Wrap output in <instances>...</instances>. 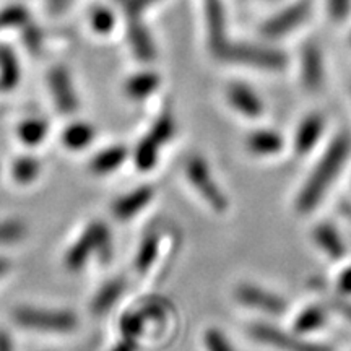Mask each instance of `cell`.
<instances>
[{"instance_id":"2","label":"cell","mask_w":351,"mask_h":351,"mask_svg":"<svg viewBox=\"0 0 351 351\" xmlns=\"http://www.w3.org/2000/svg\"><path fill=\"white\" fill-rule=\"evenodd\" d=\"M219 60L239 64L265 72H280L287 67L288 57L278 47L254 43H228L225 49L219 52Z\"/></svg>"},{"instance_id":"6","label":"cell","mask_w":351,"mask_h":351,"mask_svg":"<svg viewBox=\"0 0 351 351\" xmlns=\"http://www.w3.org/2000/svg\"><path fill=\"white\" fill-rule=\"evenodd\" d=\"M249 333H251L254 340L282 351H332L328 346L301 340L291 335V333L269 326V324H252Z\"/></svg>"},{"instance_id":"23","label":"cell","mask_w":351,"mask_h":351,"mask_svg":"<svg viewBox=\"0 0 351 351\" xmlns=\"http://www.w3.org/2000/svg\"><path fill=\"white\" fill-rule=\"evenodd\" d=\"M93 252H95L93 244H91L90 236H88V232L85 231L82 234V238L69 249L67 256H65V265H67V269L72 271L80 270L82 267L86 263L90 254H93Z\"/></svg>"},{"instance_id":"14","label":"cell","mask_w":351,"mask_h":351,"mask_svg":"<svg viewBox=\"0 0 351 351\" xmlns=\"http://www.w3.org/2000/svg\"><path fill=\"white\" fill-rule=\"evenodd\" d=\"M245 145H247L249 152H251L252 155L271 156L283 150L285 142L278 132L270 129H261L252 132V134L249 135Z\"/></svg>"},{"instance_id":"18","label":"cell","mask_w":351,"mask_h":351,"mask_svg":"<svg viewBox=\"0 0 351 351\" xmlns=\"http://www.w3.org/2000/svg\"><path fill=\"white\" fill-rule=\"evenodd\" d=\"M124 287H125L124 280L121 278L108 282L103 288L99 289L98 295L95 296L93 302H91V311H93L96 315H101L106 313L108 309H111V307L119 301L122 293H124Z\"/></svg>"},{"instance_id":"1","label":"cell","mask_w":351,"mask_h":351,"mask_svg":"<svg viewBox=\"0 0 351 351\" xmlns=\"http://www.w3.org/2000/svg\"><path fill=\"white\" fill-rule=\"evenodd\" d=\"M351 153V137L346 132L337 135L332 140L328 148L324 153L319 163L315 165L304 186L300 191L296 199V210L302 215L311 213L324 199L327 191L335 181V178L341 173L348 156Z\"/></svg>"},{"instance_id":"41","label":"cell","mask_w":351,"mask_h":351,"mask_svg":"<svg viewBox=\"0 0 351 351\" xmlns=\"http://www.w3.org/2000/svg\"><path fill=\"white\" fill-rule=\"evenodd\" d=\"M350 43H351V34H350Z\"/></svg>"},{"instance_id":"28","label":"cell","mask_w":351,"mask_h":351,"mask_svg":"<svg viewBox=\"0 0 351 351\" xmlns=\"http://www.w3.org/2000/svg\"><path fill=\"white\" fill-rule=\"evenodd\" d=\"M174 134H176L174 117L171 116L169 112H165L161 114V116L155 121V124H153L150 137L155 140L160 147H163L165 143H168L169 140L174 137Z\"/></svg>"},{"instance_id":"11","label":"cell","mask_w":351,"mask_h":351,"mask_svg":"<svg viewBox=\"0 0 351 351\" xmlns=\"http://www.w3.org/2000/svg\"><path fill=\"white\" fill-rule=\"evenodd\" d=\"M324 129H326V121L322 114L314 112L306 116L304 121L298 125L295 134V152L298 155H306L313 150L322 137Z\"/></svg>"},{"instance_id":"24","label":"cell","mask_w":351,"mask_h":351,"mask_svg":"<svg viewBox=\"0 0 351 351\" xmlns=\"http://www.w3.org/2000/svg\"><path fill=\"white\" fill-rule=\"evenodd\" d=\"M158 152H160V145L150 135L140 140L137 148H135V165H137V168L140 171H152L158 163Z\"/></svg>"},{"instance_id":"21","label":"cell","mask_w":351,"mask_h":351,"mask_svg":"<svg viewBox=\"0 0 351 351\" xmlns=\"http://www.w3.org/2000/svg\"><path fill=\"white\" fill-rule=\"evenodd\" d=\"M130 44L134 54L143 62H150L156 57L155 44L152 41V36L148 34L147 29L140 25L130 26Z\"/></svg>"},{"instance_id":"19","label":"cell","mask_w":351,"mask_h":351,"mask_svg":"<svg viewBox=\"0 0 351 351\" xmlns=\"http://www.w3.org/2000/svg\"><path fill=\"white\" fill-rule=\"evenodd\" d=\"M96 132L91 125L85 122H75L69 125L62 134V143L70 150H83L93 142Z\"/></svg>"},{"instance_id":"40","label":"cell","mask_w":351,"mask_h":351,"mask_svg":"<svg viewBox=\"0 0 351 351\" xmlns=\"http://www.w3.org/2000/svg\"><path fill=\"white\" fill-rule=\"evenodd\" d=\"M51 2H62V0H51Z\"/></svg>"},{"instance_id":"7","label":"cell","mask_w":351,"mask_h":351,"mask_svg":"<svg viewBox=\"0 0 351 351\" xmlns=\"http://www.w3.org/2000/svg\"><path fill=\"white\" fill-rule=\"evenodd\" d=\"M205 26H207V43L210 51L215 57H218L219 52L230 43L223 0H205Z\"/></svg>"},{"instance_id":"16","label":"cell","mask_w":351,"mask_h":351,"mask_svg":"<svg viewBox=\"0 0 351 351\" xmlns=\"http://www.w3.org/2000/svg\"><path fill=\"white\" fill-rule=\"evenodd\" d=\"M160 86V77L153 72H140L127 80L124 90L132 99H143Z\"/></svg>"},{"instance_id":"30","label":"cell","mask_w":351,"mask_h":351,"mask_svg":"<svg viewBox=\"0 0 351 351\" xmlns=\"http://www.w3.org/2000/svg\"><path fill=\"white\" fill-rule=\"evenodd\" d=\"M145 317L142 313H127L121 319V332L125 339L137 340L143 332Z\"/></svg>"},{"instance_id":"13","label":"cell","mask_w":351,"mask_h":351,"mask_svg":"<svg viewBox=\"0 0 351 351\" xmlns=\"http://www.w3.org/2000/svg\"><path fill=\"white\" fill-rule=\"evenodd\" d=\"M153 199V189L145 186L132 191L130 194H125L121 199H117L112 205L114 217L119 219H129L135 215L142 212V210L150 204Z\"/></svg>"},{"instance_id":"29","label":"cell","mask_w":351,"mask_h":351,"mask_svg":"<svg viewBox=\"0 0 351 351\" xmlns=\"http://www.w3.org/2000/svg\"><path fill=\"white\" fill-rule=\"evenodd\" d=\"M39 168H41V166H39V163L34 160V158L25 156V158H20V160L13 165L12 174L16 182L29 184L38 176Z\"/></svg>"},{"instance_id":"25","label":"cell","mask_w":351,"mask_h":351,"mask_svg":"<svg viewBox=\"0 0 351 351\" xmlns=\"http://www.w3.org/2000/svg\"><path fill=\"white\" fill-rule=\"evenodd\" d=\"M158 247H160V241L155 232H150L148 236H145V239L140 244L137 257H135V267L140 274L147 271L150 267L155 263L158 257Z\"/></svg>"},{"instance_id":"36","label":"cell","mask_w":351,"mask_h":351,"mask_svg":"<svg viewBox=\"0 0 351 351\" xmlns=\"http://www.w3.org/2000/svg\"><path fill=\"white\" fill-rule=\"evenodd\" d=\"M111 351H138V343L135 339H125L119 341Z\"/></svg>"},{"instance_id":"3","label":"cell","mask_w":351,"mask_h":351,"mask_svg":"<svg viewBox=\"0 0 351 351\" xmlns=\"http://www.w3.org/2000/svg\"><path fill=\"white\" fill-rule=\"evenodd\" d=\"M13 319L28 330L65 333L75 330L77 317L70 311H49L36 307H19L13 311Z\"/></svg>"},{"instance_id":"32","label":"cell","mask_w":351,"mask_h":351,"mask_svg":"<svg viewBox=\"0 0 351 351\" xmlns=\"http://www.w3.org/2000/svg\"><path fill=\"white\" fill-rule=\"evenodd\" d=\"M204 343L207 351H234L226 335L218 328H208L204 335Z\"/></svg>"},{"instance_id":"22","label":"cell","mask_w":351,"mask_h":351,"mask_svg":"<svg viewBox=\"0 0 351 351\" xmlns=\"http://www.w3.org/2000/svg\"><path fill=\"white\" fill-rule=\"evenodd\" d=\"M327 322V314L322 307L309 306L301 311L295 319V330L298 333H309L319 330Z\"/></svg>"},{"instance_id":"4","label":"cell","mask_w":351,"mask_h":351,"mask_svg":"<svg viewBox=\"0 0 351 351\" xmlns=\"http://www.w3.org/2000/svg\"><path fill=\"white\" fill-rule=\"evenodd\" d=\"M186 174L187 179L191 181L192 186L197 189V192L202 195L207 204L212 207L217 213H225L228 210V199L223 194L221 189L218 187L217 181H215L212 171L207 161L200 156L189 158L186 165Z\"/></svg>"},{"instance_id":"38","label":"cell","mask_w":351,"mask_h":351,"mask_svg":"<svg viewBox=\"0 0 351 351\" xmlns=\"http://www.w3.org/2000/svg\"><path fill=\"white\" fill-rule=\"evenodd\" d=\"M12 269V263L8 258L5 257H0V276H5L8 271Z\"/></svg>"},{"instance_id":"12","label":"cell","mask_w":351,"mask_h":351,"mask_svg":"<svg viewBox=\"0 0 351 351\" xmlns=\"http://www.w3.org/2000/svg\"><path fill=\"white\" fill-rule=\"evenodd\" d=\"M49 86L54 96L57 108L62 112H73L78 106L77 96L73 93L72 82L67 70L62 67H56L49 73Z\"/></svg>"},{"instance_id":"26","label":"cell","mask_w":351,"mask_h":351,"mask_svg":"<svg viewBox=\"0 0 351 351\" xmlns=\"http://www.w3.org/2000/svg\"><path fill=\"white\" fill-rule=\"evenodd\" d=\"M20 72L15 56L8 49H0V88L10 90L19 82Z\"/></svg>"},{"instance_id":"9","label":"cell","mask_w":351,"mask_h":351,"mask_svg":"<svg viewBox=\"0 0 351 351\" xmlns=\"http://www.w3.org/2000/svg\"><path fill=\"white\" fill-rule=\"evenodd\" d=\"M326 69L324 56L315 43H307L301 52V80L309 91H315L322 86Z\"/></svg>"},{"instance_id":"17","label":"cell","mask_w":351,"mask_h":351,"mask_svg":"<svg viewBox=\"0 0 351 351\" xmlns=\"http://www.w3.org/2000/svg\"><path fill=\"white\" fill-rule=\"evenodd\" d=\"M127 158V148L122 145H116V147L106 148V150L99 152L98 155L91 161V169L96 174H109L116 171L119 166L124 163Z\"/></svg>"},{"instance_id":"37","label":"cell","mask_w":351,"mask_h":351,"mask_svg":"<svg viewBox=\"0 0 351 351\" xmlns=\"http://www.w3.org/2000/svg\"><path fill=\"white\" fill-rule=\"evenodd\" d=\"M0 351H13L12 341L5 332L0 330Z\"/></svg>"},{"instance_id":"39","label":"cell","mask_w":351,"mask_h":351,"mask_svg":"<svg viewBox=\"0 0 351 351\" xmlns=\"http://www.w3.org/2000/svg\"><path fill=\"white\" fill-rule=\"evenodd\" d=\"M138 2H140V5H142V7L145 8V7L152 5V3H155V2H158V0H138Z\"/></svg>"},{"instance_id":"33","label":"cell","mask_w":351,"mask_h":351,"mask_svg":"<svg viewBox=\"0 0 351 351\" xmlns=\"http://www.w3.org/2000/svg\"><path fill=\"white\" fill-rule=\"evenodd\" d=\"M327 12L332 20L345 21L351 13V0H327Z\"/></svg>"},{"instance_id":"35","label":"cell","mask_w":351,"mask_h":351,"mask_svg":"<svg viewBox=\"0 0 351 351\" xmlns=\"http://www.w3.org/2000/svg\"><path fill=\"white\" fill-rule=\"evenodd\" d=\"M337 288L343 295H351V267L341 271L339 280H337Z\"/></svg>"},{"instance_id":"15","label":"cell","mask_w":351,"mask_h":351,"mask_svg":"<svg viewBox=\"0 0 351 351\" xmlns=\"http://www.w3.org/2000/svg\"><path fill=\"white\" fill-rule=\"evenodd\" d=\"M315 244L332 258H341L346 254V247L340 232L335 230V226L322 223L314 230Z\"/></svg>"},{"instance_id":"8","label":"cell","mask_w":351,"mask_h":351,"mask_svg":"<svg viewBox=\"0 0 351 351\" xmlns=\"http://www.w3.org/2000/svg\"><path fill=\"white\" fill-rule=\"evenodd\" d=\"M236 300L241 304L254 307V309L263 311V313L271 315H282L288 307V302L282 296L251 283L239 285L238 289H236Z\"/></svg>"},{"instance_id":"27","label":"cell","mask_w":351,"mask_h":351,"mask_svg":"<svg viewBox=\"0 0 351 351\" xmlns=\"http://www.w3.org/2000/svg\"><path fill=\"white\" fill-rule=\"evenodd\" d=\"M47 134V124L41 119H28L21 122L19 127V135L21 142L28 147H34L39 145L46 137Z\"/></svg>"},{"instance_id":"20","label":"cell","mask_w":351,"mask_h":351,"mask_svg":"<svg viewBox=\"0 0 351 351\" xmlns=\"http://www.w3.org/2000/svg\"><path fill=\"white\" fill-rule=\"evenodd\" d=\"M90 236L91 244H93L95 252L98 254L103 262H109L112 256V244H111V234H109V228L101 221L91 223L85 230Z\"/></svg>"},{"instance_id":"31","label":"cell","mask_w":351,"mask_h":351,"mask_svg":"<svg viewBox=\"0 0 351 351\" xmlns=\"http://www.w3.org/2000/svg\"><path fill=\"white\" fill-rule=\"evenodd\" d=\"M26 228L19 219H10V221L0 223V244L16 243L25 236Z\"/></svg>"},{"instance_id":"34","label":"cell","mask_w":351,"mask_h":351,"mask_svg":"<svg viewBox=\"0 0 351 351\" xmlns=\"http://www.w3.org/2000/svg\"><path fill=\"white\" fill-rule=\"evenodd\" d=\"M114 19L108 10H96L93 15V26L98 32H109L112 28Z\"/></svg>"},{"instance_id":"5","label":"cell","mask_w":351,"mask_h":351,"mask_svg":"<svg viewBox=\"0 0 351 351\" xmlns=\"http://www.w3.org/2000/svg\"><path fill=\"white\" fill-rule=\"evenodd\" d=\"M311 10H313V3L311 0H296L291 5L285 7L276 15L270 16L261 26L262 36L269 39H276L287 36L296 32L300 26H302L309 19Z\"/></svg>"},{"instance_id":"10","label":"cell","mask_w":351,"mask_h":351,"mask_svg":"<svg viewBox=\"0 0 351 351\" xmlns=\"http://www.w3.org/2000/svg\"><path fill=\"white\" fill-rule=\"evenodd\" d=\"M228 103L232 109H236L239 114L256 119L263 114V101L256 91L244 83H231L226 90Z\"/></svg>"}]
</instances>
